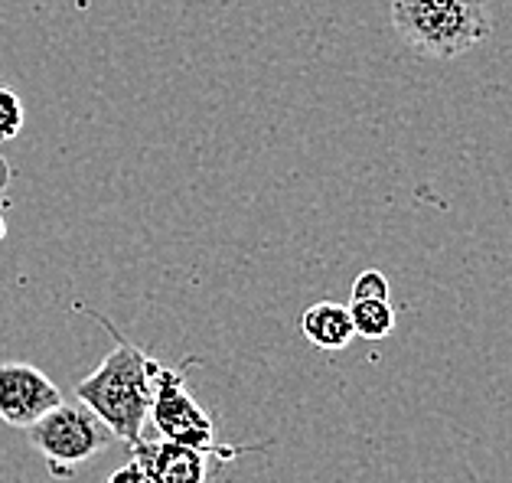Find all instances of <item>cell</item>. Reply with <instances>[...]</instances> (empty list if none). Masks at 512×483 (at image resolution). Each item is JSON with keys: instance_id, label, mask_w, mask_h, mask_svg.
<instances>
[{"instance_id": "30bf717a", "label": "cell", "mask_w": 512, "mask_h": 483, "mask_svg": "<svg viewBox=\"0 0 512 483\" xmlns=\"http://www.w3.org/2000/svg\"><path fill=\"white\" fill-rule=\"evenodd\" d=\"M353 301H389V278L379 268L359 271L353 281Z\"/></svg>"}, {"instance_id": "52a82bcc", "label": "cell", "mask_w": 512, "mask_h": 483, "mask_svg": "<svg viewBox=\"0 0 512 483\" xmlns=\"http://www.w3.org/2000/svg\"><path fill=\"white\" fill-rule=\"evenodd\" d=\"M301 333L317 346V350H330V353L346 350L356 337L349 307L333 304V301H320L314 307H307L301 314Z\"/></svg>"}, {"instance_id": "277c9868", "label": "cell", "mask_w": 512, "mask_h": 483, "mask_svg": "<svg viewBox=\"0 0 512 483\" xmlns=\"http://www.w3.org/2000/svg\"><path fill=\"white\" fill-rule=\"evenodd\" d=\"M193 363V359H190ZM186 363V366H190ZM160 369L157 376V389H154V402H151V421L160 431V438L186 444V448L196 451H226L216 444V428H212V418L203 412L190 392H186V376L183 369Z\"/></svg>"}, {"instance_id": "ba28073f", "label": "cell", "mask_w": 512, "mask_h": 483, "mask_svg": "<svg viewBox=\"0 0 512 483\" xmlns=\"http://www.w3.org/2000/svg\"><path fill=\"white\" fill-rule=\"evenodd\" d=\"M349 317L362 340H385L395 330V311L389 301H349Z\"/></svg>"}, {"instance_id": "7a4b0ae2", "label": "cell", "mask_w": 512, "mask_h": 483, "mask_svg": "<svg viewBox=\"0 0 512 483\" xmlns=\"http://www.w3.org/2000/svg\"><path fill=\"white\" fill-rule=\"evenodd\" d=\"M392 27L411 53L460 59L490 36V0H392Z\"/></svg>"}, {"instance_id": "8fae6325", "label": "cell", "mask_w": 512, "mask_h": 483, "mask_svg": "<svg viewBox=\"0 0 512 483\" xmlns=\"http://www.w3.org/2000/svg\"><path fill=\"white\" fill-rule=\"evenodd\" d=\"M108 483H154V477L147 474V470L137 464V461H131V464L118 467L115 474L108 477Z\"/></svg>"}, {"instance_id": "8992f818", "label": "cell", "mask_w": 512, "mask_h": 483, "mask_svg": "<svg viewBox=\"0 0 512 483\" xmlns=\"http://www.w3.org/2000/svg\"><path fill=\"white\" fill-rule=\"evenodd\" d=\"M134 457L131 461L141 464L147 474L154 477V483H206L209 470H206V451L186 448L177 441H137L134 444Z\"/></svg>"}, {"instance_id": "5b68a950", "label": "cell", "mask_w": 512, "mask_h": 483, "mask_svg": "<svg viewBox=\"0 0 512 483\" xmlns=\"http://www.w3.org/2000/svg\"><path fill=\"white\" fill-rule=\"evenodd\" d=\"M62 405V392L43 369L30 363H0V421L30 428Z\"/></svg>"}, {"instance_id": "3957f363", "label": "cell", "mask_w": 512, "mask_h": 483, "mask_svg": "<svg viewBox=\"0 0 512 483\" xmlns=\"http://www.w3.org/2000/svg\"><path fill=\"white\" fill-rule=\"evenodd\" d=\"M30 444L43 454L56 477H69L72 470L95 461L115 441L111 428L82 402H62L27 428Z\"/></svg>"}, {"instance_id": "4fadbf2b", "label": "cell", "mask_w": 512, "mask_h": 483, "mask_svg": "<svg viewBox=\"0 0 512 483\" xmlns=\"http://www.w3.org/2000/svg\"><path fill=\"white\" fill-rule=\"evenodd\" d=\"M4 232H7V222H4V216H0V239H4Z\"/></svg>"}, {"instance_id": "9c48e42d", "label": "cell", "mask_w": 512, "mask_h": 483, "mask_svg": "<svg viewBox=\"0 0 512 483\" xmlns=\"http://www.w3.org/2000/svg\"><path fill=\"white\" fill-rule=\"evenodd\" d=\"M23 102L14 89L0 85V141H14L23 131Z\"/></svg>"}, {"instance_id": "6da1fadb", "label": "cell", "mask_w": 512, "mask_h": 483, "mask_svg": "<svg viewBox=\"0 0 512 483\" xmlns=\"http://www.w3.org/2000/svg\"><path fill=\"white\" fill-rule=\"evenodd\" d=\"M160 369L164 366L157 359L115 333V350L98 363L95 373L79 382L76 399L105 421L111 435L134 448L141 441L144 421L151 418Z\"/></svg>"}, {"instance_id": "7c38bea8", "label": "cell", "mask_w": 512, "mask_h": 483, "mask_svg": "<svg viewBox=\"0 0 512 483\" xmlns=\"http://www.w3.org/2000/svg\"><path fill=\"white\" fill-rule=\"evenodd\" d=\"M7 180H10V170H7L4 160H0V200H4V187H7Z\"/></svg>"}]
</instances>
